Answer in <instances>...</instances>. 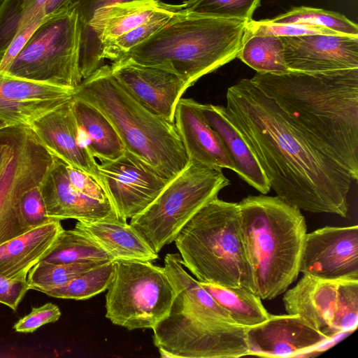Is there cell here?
I'll return each mask as SVG.
<instances>
[{"instance_id":"6da1fadb","label":"cell","mask_w":358,"mask_h":358,"mask_svg":"<svg viewBox=\"0 0 358 358\" xmlns=\"http://www.w3.org/2000/svg\"><path fill=\"white\" fill-rule=\"evenodd\" d=\"M225 110L277 196L300 210L346 217L351 177L250 79L227 89Z\"/></svg>"},{"instance_id":"7a4b0ae2","label":"cell","mask_w":358,"mask_h":358,"mask_svg":"<svg viewBox=\"0 0 358 358\" xmlns=\"http://www.w3.org/2000/svg\"><path fill=\"white\" fill-rule=\"evenodd\" d=\"M251 81L316 145L358 178V69L257 73Z\"/></svg>"},{"instance_id":"3957f363","label":"cell","mask_w":358,"mask_h":358,"mask_svg":"<svg viewBox=\"0 0 358 358\" xmlns=\"http://www.w3.org/2000/svg\"><path fill=\"white\" fill-rule=\"evenodd\" d=\"M247 22L182 8L122 58L145 65L162 64L192 86L237 58Z\"/></svg>"},{"instance_id":"277c9868","label":"cell","mask_w":358,"mask_h":358,"mask_svg":"<svg viewBox=\"0 0 358 358\" xmlns=\"http://www.w3.org/2000/svg\"><path fill=\"white\" fill-rule=\"evenodd\" d=\"M238 203L255 294L273 299L296 279L306 235L304 216L278 196H248Z\"/></svg>"},{"instance_id":"5b68a950","label":"cell","mask_w":358,"mask_h":358,"mask_svg":"<svg viewBox=\"0 0 358 358\" xmlns=\"http://www.w3.org/2000/svg\"><path fill=\"white\" fill-rule=\"evenodd\" d=\"M73 96L99 109L113 124L125 150L171 180L187 166L189 159L174 122L155 114L113 76L106 64L83 79Z\"/></svg>"},{"instance_id":"8992f818","label":"cell","mask_w":358,"mask_h":358,"mask_svg":"<svg viewBox=\"0 0 358 358\" xmlns=\"http://www.w3.org/2000/svg\"><path fill=\"white\" fill-rule=\"evenodd\" d=\"M174 242L184 267L198 281L255 294L238 203L210 200L185 224Z\"/></svg>"},{"instance_id":"52a82bcc","label":"cell","mask_w":358,"mask_h":358,"mask_svg":"<svg viewBox=\"0 0 358 358\" xmlns=\"http://www.w3.org/2000/svg\"><path fill=\"white\" fill-rule=\"evenodd\" d=\"M222 169L189 160L183 171L169 182L150 206L131 218L129 224L158 254L174 242L203 206L230 185Z\"/></svg>"},{"instance_id":"ba28073f","label":"cell","mask_w":358,"mask_h":358,"mask_svg":"<svg viewBox=\"0 0 358 358\" xmlns=\"http://www.w3.org/2000/svg\"><path fill=\"white\" fill-rule=\"evenodd\" d=\"M80 43V20L71 6L50 16L38 27L6 73L75 90L83 80Z\"/></svg>"},{"instance_id":"9c48e42d","label":"cell","mask_w":358,"mask_h":358,"mask_svg":"<svg viewBox=\"0 0 358 358\" xmlns=\"http://www.w3.org/2000/svg\"><path fill=\"white\" fill-rule=\"evenodd\" d=\"M175 290L164 267L150 261H114L106 317L128 330L152 329L169 313Z\"/></svg>"},{"instance_id":"30bf717a","label":"cell","mask_w":358,"mask_h":358,"mask_svg":"<svg viewBox=\"0 0 358 358\" xmlns=\"http://www.w3.org/2000/svg\"><path fill=\"white\" fill-rule=\"evenodd\" d=\"M162 357L236 358L248 355L245 327L203 320L173 301L168 315L152 329Z\"/></svg>"},{"instance_id":"8fae6325","label":"cell","mask_w":358,"mask_h":358,"mask_svg":"<svg viewBox=\"0 0 358 358\" xmlns=\"http://www.w3.org/2000/svg\"><path fill=\"white\" fill-rule=\"evenodd\" d=\"M288 314L302 317L327 338L355 331L358 324V280H327L308 275L283 297Z\"/></svg>"},{"instance_id":"7c38bea8","label":"cell","mask_w":358,"mask_h":358,"mask_svg":"<svg viewBox=\"0 0 358 358\" xmlns=\"http://www.w3.org/2000/svg\"><path fill=\"white\" fill-rule=\"evenodd\" d=\"M98 169L104 189L124 220L143 211L170 181L126 150L115 160L101 162Z\"/></svg>"},{"instance_id":"4fadbf2b","label":"cell","mask_w":358,"mask_h":358,"mask_svg":"<svg viewBox=\"0 0 358 358\" xmlns=\"http://www.w3.org/2000/svg\"><path fill=\"white\" fill-rule=\"evenodd\" d=\"M299 272L327 280H358V227H325L306 234Z\"/></svg>"},{"instance_id":"5bb4252c","label":"cell","mask_w":358,"mask_h":358,"mask_svg":"<svg viewBox=\"0 0 358 358\" xmlns=\"http://www.w3.org/2000/svg\"><path fill=\"white\" fill-rule=\"evenodd\" d=\"M111 73L131 94L155 114L174 122L176 105L189 85L162 64L145 65L123 57L112 62Z\"/></svg>"},{"instance_id":"9a60e30c","label":"cell","mask_w":358,"mask_h":358,"mask_svg":"<svg viewBox=\"0 0 358 358\" xmlns=\"http://www.w3.org/2000/svg\"><path fill=\"white\" fill-rule=\"evenodd\" d=\"M248 355L290 357L314 350L332 341L295 315H273L245 327Z\"/></svg>"},{"instance_id":"2e32d148","label":"cell","mask_w":358,"mask_h":358,"mask_svg":"<svg viewBox=\"0 0 358 358\" xmlns=\"http://www.w3.org/2000/svg\"><path fill=\"white\" fill-rule=\"evenodd\" d=\"M280 38L289 71L322 72L358 69V36L310 34Z\"/></svg>"},{"instance_id":"e0dca14e","label":"cell","mask_w":358,"mask_h":358,"mask_svg":"<svg viewBox=\"0 0 358 358\" xmlns=\"http://www.w3.org/2000/svg\"><path fill=\"white\" fill-rule=\"evenodd\" d=\"M66 165L54 156L53 163L41 185L48 216L53 220L86 221L117 217L108 196L93 194L70 182Z\"/></svg>"},{"instance_id":"ac0fdd59","label":"cell","mask_w":358,"mask_h":358,"mask_svg":"<svg viewBox=\"0 0 358 358\" xmlns=\"http://www.w3.org/2000/svg\"><path fill=\"white\" fill-rule=\"evenodd\" d=\"M74 91L0 71V117L10 126H29L72 99Z\"/></svg>"},{"instance_id":"d6986e66","label":"cell","mask_w":358,"mask_h":358,"mask_svg":"<svg viewBox=\"0 0 358 358\" xmlns=\"http://www.w3.org/2000/svg\"><path fill=\"white\" fill-rule=\"evenodd\" d=\"M29 126L52 155L90 175L103 187L95 157L79 143L78 126L72 108V99Z\"/></svg>"},{"instance_id":"ffe728a7","label":"cell","mask_w":358,"mask_h":358,"mask_svg":"<svg viewBox=\"0 0 358 358\" xmlns=\"http://www.w3.org/2000/svg\"><path fill=\"white\" fill-rule=\"evenodd\" d=\"M174 123L189 160L235 171L222 140L204 118L200 103L181 97L175 109Z\"/></svg>"},{"instance_id":"44dd1931","label":"cell","mask_w":358,"mask_h":358,"mask_svg":"<svg viewBox=\"0 0 358 358\" xmlns=\"http://www.w3.org/2000/svg\"><path fill=\"white\" fill-rule=\"evenodd\" d=\"M64 230L61 220L33 228L0 245V273L27 280L29 271L53 248Z\"/></svg>"},{"instance_id":"7402d4cb","label":"cell","mask_w":358,"mask_h":358,"mask_svg":"<svg viewBox=\"0 0 358 358\" xmlns=\"http://www.w3.org/2000/svg\"><path fill=\"white\" fill-rule=\"evenodd\" d=\"M201 110L222 140L238 176L263 194L271 190L268 180L253 152L226 114L225 106L201 104Z\"/></svg>"},{"instance_id":"603a6c76","label":"cell","mask_w":358,"mask_h":358,"mask_svg":"<svg viewBox=\"0 0 358 358\" xmlns=\"http://www.w3.org/2000/svg\"><path fill=\"white\" fill-rule=\"evenodd\" d=\"M75 228L83 231L115 260L154 261L156 253L138 232L119 217L92 221L78 220Z\"/></svg>"},{"instance_id":"cb8c5ba5","label":"cell","mask_w":358,"mask_h":358,"mask_svg":"<svg viewBox=\"0 0 358 358\" xmlns=\"http://www.w3.org/2000/svg\"><path fill=\"white\" fill-rule=\"evenodd\" d=\"M72 108L78 125L87 134L92 155L102 161L115 160L125 151L117 132L96 107L73 96Z\"/></svg>"},{"instance_id":"d4e9b609","label":"cell","mask_w":358,"mask_h":358,"mask_svg":"<svg viewBox=\"0 0 358 358\" xmlns=\"http://www.w3.org/2000/svg\"><path fill=\"white\" fill-rule=\"evenodd\" d=\"M199 282L238 325L255 326L264 322L271 315L264 308L261 299L249 290Z\"/></svg>"},{"instance_id":"484cf974","label":"cell","mask_w":358,"mask_h":358,"mask_svg":"<svg viewBox=\"0 0 358 358\" xmlns=\"http://www.w3.org/2000/svg\"><path fill=\"white\" fill-rule=\"evenodd\" d=\"M237 58L257 73L289 71L285 59L283 43L279 36L252 34L245 30Z\"/></svg>"},{"instance_id":"4316f807","label":"cell","mask_w":358,"mask_h":358,"mask_svg":"<svg viewBox=\"0 0 358 358\" xmlns=\"http://www.w3.org/2000/svg\"><path fill=\"white\" fill-rule=\"evenodd\" d=\"M114 260L96 241L74 227L61 232L52 250L41 261L69 264Z\"/></svg>"},{"instance_id":"83f0119b","label":"cell","mask_w":358,"mask_h":358,"mask_svg":"<svg viewBox=\"0 0 358 358\" xmlns=\"http://www.w3.org/2000/svg\"><path fill=\"white\" fill-rule=\"evenodd\" d=\"M114 261L92 268L62 285L36 287L34 290L55 298L88 299L108 289L113 275Z\"/></svg>"},{"instance_id":"f1b7e54d","label":"cell","mask_w":358,"mask_h":358,"mask_svg":"<svg viewBox=\"0 0 358 358\" xmlns=\"http://www.w3.org/2000/svg\"><path fill=\"white\" fill-rule=\"evenodd\" d=\"M270 20L275 23H299L321 26L338 33L358 36L357 24L339 13L321 8L295 7Z\"/></svg>"},{"instance_id":"f546056e","label":"cell","mask_w":358,"mask_h":358,"mask_svg":"<svg viewBox=\"0 0 358 358\" xmlns=\"http://www.w3.org/2000/svg\"><path fill=\"white\" fill-rule=\"evenodd\" d=\"M181 9V4H177L175 8L160 11L137 27L102 44L103 58L110 59L113 62L120 59L130 49L157 31L175 12Z\"/></svg>"},{"instance_id":"4dcf8cb0","label":"cell","mask_w":358,"mask_h":358,"mask_svg":"<svg viewBox=\"0 0 358 358\" xmlns=\"http://www.w3.org/2000/svg\"><path fill=\"white\" fill-rule=\"evenodd\" d=\"M107 262L56 264L41 261L29 271L27 282L29 289L59 286Z\"/></svg>"},{"instance_id":"1f68e13d","label":"cell","mask_w":358,"mask_h":358,"mask_svg":"<svg viewBox=\"0 0 358 358\" xmlns=\"http://www.w3.org/2000/svg\"><path fill=\"white\" fill-rule=\"evenodd\" d=\"M262 0H187L182 8L194 13L226 18L250 21Z\"/></svg>"},{"instance_id":"d6a6232c","label":"cell","mask_w":358,"mask_h":358,"mask_svg":"<svg viewBox=\"0 0 358 358\" xmlns=\"http://www.w3.org/2000/svg\"><path fill=\"white\" fill-rule=\"evenodd\" d=\"M245 30L252 34L279 37L310 34L347 35L321 26L299 23H275L268 19L259 21L251 20L247 22Z\"/></svg>"},{"instance_id":"836d02e7","label":"cell","mask_w":358,"mask_h":358,"mask_svg":"<svg viewBox=\"0 0 358 358\" xmlns=\"http://www.w3.org/2000/svg\"><path fill=\"white\" fill-rule=\"evenodd\" d=\"M27 0H3L0 6V61L27 11Z\"/></svg>"},{"instance_id":"e575fe53","label":"cell","mask_w":358,"mask_h":358,"mask_svg":"<svg viewBox=\"0 0 358 358\" xmlns=\"http://www.w3.org/2000/svg\"><path fill=\"white\" fill-rule=\"evenodd\" d=\"M41 185L27 190L20 200V218L27 231L53 220L48 216Z\"/></svg>"},{"instance_id":"d590c367","label":"cell","mask_w":358,"mask_h":358,"mask_svg":"<svg viewBox=\"0 0 358 358\" xmlns=\"http://www.w3.org/2000/svg\"><path fill=\"white\" fill-rule=\"evenodd\" d=\"M61 315L57 306L47 303L41 306L33 308L28 315L20 318L14 324L13 329L17 332L31 333L46 324L57 322Z\"/></svg>"},{"instance_id":"8d00e7d4","label":"cell","mask_w":358,"mask_h":358,"mask_svg":"<svg viewBox=\"0 0 358 358\" xmlns=\"http://www.w3.org/2000/svg\"><path fill=\"white\" fill-rule=\"evenodd\" d=\"M47 18L33 21L18 29L0 61V71L4 73L8 71L15 59L24 48L35 31Z\"/></svg>"},{"instance_id":"74e56055","label":"cell","mask_w":358,"mask_h":358,"mask_svg":"<svg viewBox=\"0 0 358 358\" xmlns=\"http://www.w3.org/2000/svg\"><path fill=\"white\" fill-rule=\"evenodd\" d=\"M27 280L8 278L0 273V303L16 310L29 290Z\"/></svg>"},{"instance_id":"f35d334b","label":"cell","mask_w":358,"mask_h":358,"mask_svg":"<svg viewBox=\"0 0 358 358\" xmlns=\"http://www.w3.org/2000/svg\"><path fill=\"white\" fill-rule=\"evenodd\" d=\"M129 1L133 0H74L71 6L74 7L78 12L81 27V35L86 31L93 13L97 9L115 3Z\"/></svg>"},{"instance_id":"ab89813d","label":"cell","mask_w":358,"mask_h":358,"mask_svg":"<svg viewBox=\"0 0 358 358\" xmlns=\"http://www.w3.org/2000/svg\"><path fill=\"white\" fill-rule=\"evenodd\" d=\"M10 126L0 130V175L10 153Z\"/></svg>"},{"instance_id":"60d3db41","label":"cell","mask_w":358,"mask_h":358,"mask_svg":"<svg viewBox=\"0 0 358 358\" xmlns=\"http://www.w3.org/2000/svg\"><path fill=\"white\" fill-rule=\"evenodd\" d=\"M10 127L8 122H6L4 120L0 117V130Z\"/></svg>"},{"instance_id":"b9f144b4","label":"cell","mask_w":358,"mask_h":358,"mask_svg":"<svg viewBox=\"0 0 358 358\" xmlns=\"http://www.w3.org/2000/svg\"><path fill=\"white\" fill-rule=\"evenodd\" d=\"M3 1V0H0V6L2 3Z\"/></svg>"}]
</instances>
